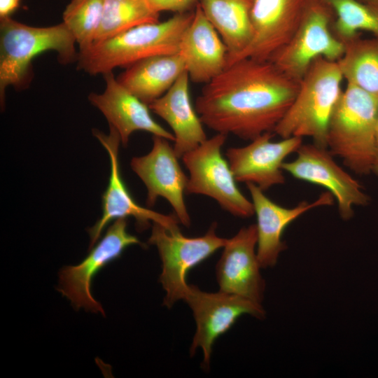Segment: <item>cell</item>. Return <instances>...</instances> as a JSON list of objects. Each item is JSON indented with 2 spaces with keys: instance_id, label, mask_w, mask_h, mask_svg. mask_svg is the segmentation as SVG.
Listing matches in <instances>:
<instances>
[{
  "instance_id": "e0dca14e",
  "label": "cell",
  "mask_w": 378,
  "mask_h": 378,
  "mask_svg": "<svg viewBox=\"0 0 378 378\" xmlns=\"http://www.w3.org/2000/svg\"><path fill=\"white\" fill-rule=\"evenodd\" d=\"M257 217V257L261 268L274 266L280 253L286 248L282 234L286 227L308 211L331 206L334 197L328 191L321 193L314 202L302 201L292 208L284 207L268 198L259 187L246 183Z\"/></svg>"
},
{
  "instance_id": "5b68a950",
  "label": "cell",
  "mask_w": 378,
  "mask_h": 378,
  "mask_svg": "<svg viewBox=\"0 0 378 378\" xmlns=\"http://www.w3.org/2000/svg\"><path fill=\"white\" fill-rule=\"evenodd\" d=\"M378 96L347 83L330 120L327 148L358 175L372 173Z\"/></svg>"
},
{
  "instance_id": "603a6c76",
  "label": "cell",
  "mask_w": 378,
  "mask_h": 378,
  "mask_svg": "<svg viewBox=\"0 0 378 378\" xmlns=\"http://www.w3.org/2000/svg\"><path fill=\"white\" fill-rule=\"evenodd\" d=\"M337 61L349 84L378 96V37L362 38L360 33L344 43Z\"/></svg>"
},
{
  "instance_id": "8fae6325",
  "label": "cell",
  "mask_w": 378,
  "mask_h": 378,
  "mask_svg": "<svg viewBox=\"0 0 378 378\" xmlns=\"http://www.w3.org/2000/svg\"><path fill=\"white\" fill-rule=\"evenodd\" d=\"M296 158L284 162L282 169L294 178L322 186L336 200L340 217L354 216V207L369 204L370 197L362 186L333 160L328 148L314 143L302 144Z\"/></svg>"
},
{
  "instance_id": "83f0119b",
  "label": "cell",
  "mask_w": 378,
  "mask_h": 378,
  "mask_svg": "<svg viewBox=\"0 0 378 378\" xmlns=\"http://www.w3.org/2000/svg\"><path fill=\"white\" fill-rule=\"evenodd\" d=\"M21 0H0V18L10 17L19 7Z\"/></svg>"
},
{
  "instance_id": "cb8c5ba5",
  "label": "cell",
  "mask_w": 378,
  "mask_h": 378,
  "mask_svg": "<svg viewBox=\"0 0 378 378\" xmlns=\"http://www.w3.org/2000/svg\"><path fill=\"white\" fill-rule=\"evenodd\" d=\"M159 18L160 13L146 0H104L103 17L94 43L140 24L158 22Z\"/></svg>"
},
{
  "instance_id": "30bf717a",
  "label": "cell",
  "mask_w": 378,
  "mask_h": 378,
  "mask_svg": "<svg viewBox=\"0 0 378 378\" xmlns=\"http://www.w3.org/2000/svg\"><path fill=\"white\" fill-rule=\"evenodd\" d=\"M127 218L116 219L81 262L66 266L59 271L58 290L76 309L83 308L104 314L102 306L91 293L93 278L107 264L118 258L128 246L137 244L145 247L137 237L127 232Z\"/></svg>"
},
{
  "instance_id": "2e32d148",
  "label": "cell",
  "mask_w": 378,
  "mask_h": 378,
  "mask_svg": "<svg viewBox=\"0 0 378 378\" xmlns=\"http://www.w3.org/2000/svg\"><path fill=\"white\" fill-rule=\"evenodd\" d=\"M256 224L241 228L227 239L216 267L220 291L241 296L260 303L265 288L255 246Z\"/></svg>"
},
{
  "instance_id": "7a4b0ae2",
  "label": "cell",
  "mask_w": 378,
  "mask_h": 378,
  "mask_svg": "<svg viewBox=\"0 0 378 378\" xmlns=\"http://www.w3.org/2000/svg\"><path fill=\"white\" fill-rule=\"evenodd\" d=\"M193 10L175 13L162 22L146 23L78 51L77 68L90 75L127 68L144 59L178 53L181 38L192 20Z\"/></svg>"
},
{
  "instance_id": "484cf974",
  "label": "cell",
  "mask_w": 378,
  "mask_h": 378,
  "mask_svg": "<svg viewBox=\"0 0 378 378\" xmlns=\"http://www.w3.org/2000/svg\"><path fill=\"white\" fill-rule=\"evenodd\" d=\"M104 0H71L62 15V22L73 34L78 51L94 43L104 12Z\"/></svg>"
},
{
  "instance_id": "d4e9b609",
  "label": "cell",
  "mask_w": 378,
  "mask_h": 378,
  "mask_svg": "<svg viewBox=\"0 0 378 378\" xmlns=\"http://www.w3.org/2000/svg\"><path fill=\"white\" fill-rule=\"evenodd\" d=\"M333 10L332 31L343 43L367 31L378 37V4L358 0H322Z\"/></svg>"
},
{
  "instance_id": "f1b7e54d",
  "label": "cell",
  "mask_w": 378,
  "mask_h": 378,
  "mask_svg": "<svg viewBox=\"0 0 378 378\" xmlns=\"http://www.w3.org/2000/svg\"><path fill=\"white\" fill-rule=\"evenodd\" d=\"M372 173L378 178V117L377 122L376 129V148H375V158L372 169Z\"/></svg>"
},
{
  "instance_id": "52a82bcc",
  "label": "cell",
  "mask_w": 378,
  "mask_h": 378,
  "mask_svg": "<svg viewBox=\"0 0 378 378\" xmlns=\"http://www.w3.org/2000/svg\"><path fill=\"white\" fill-rule=\"evenodd\" d=\"M226 139V134L217 133L182 156L189 172L186 193L208 196L232 215L249 218L255 214L253 202L239 190L229 163L221 154Z\"/></svg>"
},
{
  "instance_id": "ac0fdd59",
  "label": "cell",
  "mask_w": 378,
  "mask_h": 378,
  "mask_svg": "<svg viewBox=\"0 0 378 378\" xmlns=\"http://www.w3.org/2000/svg\"><path fill=\"white\" fill-rule=\"evenodd\" d=\"M106 88L103 92H91L88 100L106 118L109 126L118 133L121 144L126 147L130 135L142 130L174 141L173 134L166 130L152 117L148 105L123 87L113 71L103 74Z\"/></svg>"
},
{
  "instance_id": "f546056e",
  "label": "cell",
  "mask_w": 378,
  "mask_h": 378,
  "mask_svg": "<svg viewBox=\"0 0 378 378\" xmlns=\"http://www.w3.org/2000/svg\"><path fill=\"white\" fill-rule=\"evenodd\" d=\"M362 2L368 3V4H378V0H358Z\"/></svg>"
},
{
  "instance_id": "8992f818",
  "label": "cell",
  "mask_w": 378,
  "mask_h": 378,
  "mask_svg": "<svg viewBox=\"0 0 378 378\" xmlns=\"http://www.w3.org/2000/svg\"><path fill=\"white\" fill-rule=\"evenodd\" d=\"M334 20L333 10L323 1L309 0L293 36L270 61L298 82L317 58L337 62L344 43L332 31Z\"/></svg>"
},
{
  "instance_id": "6da1fadb",
  "label": "cell",
  "mask_w": 378,
  "mask_h": 378,
  "mask_svg": "<svg viewBox=\"0 0 378 378\" xmlns=\"http://www.w3.org/2000/svg\"><path fill=\"white\" fill-rule=\"evenodd\" d=\"M299 83L270 60L245 58L227 66L206 83L195 108L209 129L251 141L274 132L293 103Z\"/></svg>"
},
{
  "instance_id": "9c48e42d",
  "label": "cell",
  "mask_w": 378,
  "mask_h": 378,
  "mask_svg": "<svg viewBox=\"0 0 378 378\" xmlns=\"http://www.w3.org/2000/svg\"><path fill=\"white\" fill-rule=\"evenodd\" d=\"M183 300L191 308L197 325L190 353L194 355L198 347L202 349V367L204 370L210 368L215 340L225 332L239 316L247 314L262 319L265 316L260 303L220 290L204 292L194 285H189Z\"/></svg>"
},
{
  "instance_id": "ba28073f",
  "label": "cell",
  "mask_w": 378,
  "mask_h": 378,
  "mask_svg": "<svg viewBox=\"0 0 378 378\" xmlns=\"http://www.w3.org/2000/svg\"><path fill=\"white\" fill-rule=\"evenodd\" d=\"M216 227L214 223L205 234L186 237L180 230L170 232L161 224L153 223L148 243L157 247L162 261L160 281L166 292L163 304L168 308L184 299L189 287L187 272L225 245L227 239L217 235Z\"/></svg>"
},
{
  "instance_id": "3957f363",
  "label": "cell",
  "mask_w": 378,
  "mask_h": 378,
  "mask_svg": "<svg viewBox=\"0 0 378 378\" xmlns=\"http://www.w3.org/2000/svg\"><path fill=\"white\" fill-rule=\"evenodd\" d=\"M76 40L66 24L34 27L13 20L0 18V100L4 105L6 90L28 88L34 76L32 60L46 51L57 52L63 65L76 62Z\"/></svg>"
},
{
  "instance_id": "d6986e66",
  "label": "cell",
  "mask_w": 378,
  "mask_h": 378,
  "mask_svg": "<svg viewBox=\"0 0 378 378\" xmlns=\"http://www.w3.org/2000/svg\"><path fill=\"white\" fill-rule=\"evenodd\" d=\"M178 53L190 79L196 83H209L227 66V47L199 4L181 38Z\"/></svg>"
},
{
  "instance_id": "7c38bea8",
  "label": "cell",
  "mask_w": 378,
  "mask_h": 378,
  "mask_svg": "<svg viewBox=\"0 0 378 378\" xmlns=\"http://www.w3.org/2000/svg\"><path fill=\"white\" fill-rule=\"evenodd\" d=\"M94 136L105 148L110 158L111 174L108 186L102 195V214L88 229L90 248H92L106 226L113 220L134 217L139 230L148 227L150 223H158L170 232L180 230L176 215H164L138 204L127 188L120 169L118 153L121 143L118 132L109 126V134L92 130Z\"/></svg>"
},
{
  "instance_id": "7402d4cb",
  "label": "cell",
  "mask_w": 378,
  "mask_h": 378,
  "mask_svg": "<svg viewBox=\"0 0 378 378\" xmlns=\"http://www.w3.org/2000/svg\"><path fill=\"white\" fill-rule=\"evenodd\" d=\"M198 4L227 47V65L251 39L252 0H199Z\"/></svg>"
},
{
  "instance_id": "4fadbf2b",
  "label": "cell",
  "mask_w": 378,
  "mask_h": 378,
  "mask_svg": "<svg viewBox=\"0 0 378 378\" xmlns=\"http://www.w3.org/2000/svg\"><path fill=\"white\" fill-rule=\"evenodd\" d=\"M168 141L153 135L150 151L145 155L134 157L130 165L146 187L147 206H153L158 198L162 197L169 202L179 222L189 227L190 217L184 201L188 177Z\"/></svg>"
},
{
  "instance_id": "4316f807",
  "label": "cell",
  "mask_w": 378,
  "mask_h": 378,
  "mask_svg": "<svg viewBox=\"0 0 378 378\" xmlns=\"http://www.w3.org/2000/svg\"><path fill=\"white\" fill-rule=\"evenodd\" d=\"M150 7L157 13L172 11L183 13L193 10L199 0H146Z\"/></svg>"
},
{
  "instance_id": "277c9868",
  "label": "cell",
  "mask_w": 378,
  "mask_h": 378,
  "mask_svg": "<svg viewBox=\"0 0 378 378\" xmlns=\"http://www.w3.org/2000/svg\"><path fill=\"white\" fill-rule=\"evenodd\" d=\"M343 80L337 62L321 57L315 59L274 133L281 139L309 137L314 144L327 148L328 125L343 91Z\"/></svg>"
},
{
  "instance_id": "44dd1931",
  "label": "cell",
  "mask_w": 378,
  "mask_h": 378,
  "mask_svg": "<svg viewBox=\"0 0 378 378\" xmlns=\"http://www.w3.org/2000/svg\"><path fill=\"white\" fill-rule=\"evenodd\" d=\"M186 71L179 53L150 57L126 68L118 81L144 103L149 105L162 97Z\"/></svg>"
},
{
  "instance_id": "ffe728a7",
  "label": "cell",
  "mask_w": 378,
  "mask_h": 378,
  "mask_svg": "<svg viewBox=\"0 0 378 378\" xmlns=\"http://www.w3.org/2000/svg\"><path fill=\"white\" fill-rule=\"evenodd\" d=\"M189 80L185 71L167 92L148 105L172 128L175 138L174 150L178 158L207 139L191 102Z\"/></svg>"
},
{
  "instance_id": "9a60e30c",
  "label": "cell",
  "mask_w": 378,
  "mask_h": 378,
  "mask_svg": "<svg viewBox=\"0 0 378 378\" xmlns=\"http://www.w3.org/2000/svg\"><path fill=\"white\" fill-rule=\"evenodd\" d=\"M274 134L267 132L245 146L227 149L225 156L236 181L253 183L263 191L285 183L282 164L289 155L297 152L302 139L272 141Z\"/></svg>"
},
{
  "instance_id": "5bb4252c",
  "label": "cell",
  "mask_w": 378,
  "mask_h": 378,
  "mask_svg": "<svg viewBox=\"0 0 378 378\" xmlns=\"http://www.w3.org/2000/svg\"><path fill=\"white\" fill-rule=\"evenodd\" d=\"M309 0H252V37L227 66L251 58L267 61L293 36Z\"/></svg>"
}]
</instances>
